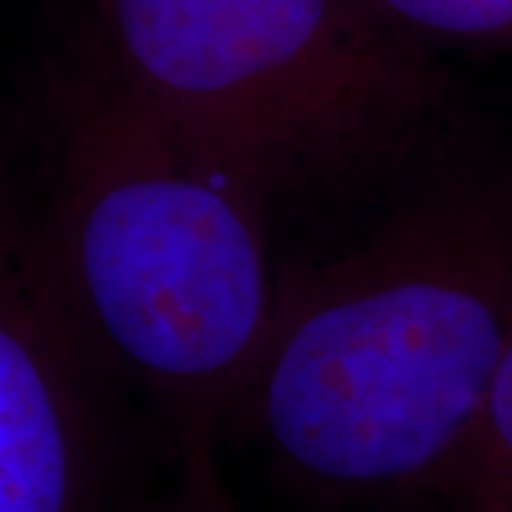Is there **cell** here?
Returning <instances> with one entry per match:
<instances>
[{"label": "cell", "mask_w": 512, "mask_h": 512, "mask_svg": "<svg viewBox=\"0 0 512 512\" xmlns=\"http://www.w3.org/2000/svg\"><path fill=\"white\" fill-rule=\"evenodd\" d=\"M37 242L83 342L157 402L174 447L217 439L274 325V185L89 46L46 106Z\"/></svg>", "instance_id": "6da1fadb"}, {"label": "cell", "mask_w": 512, "mask_h": 512, "mask_svg": "<svg viewBox=\"0 0 512 512\" xmlns=\"http://www.w3.org/2000/svg\"><path fill=\"white\" fill-rule=\"evenodd\" d=\"M510 342V191L447 174L362 245L279 288L239 410L316 493L439 495Z\"/></svg>", "instance_id": "7a4b0ae2"}, {"label": "cell", "mask_w": 512, "mask_h": 512, "mask_svg": "<svg viewBox=\"0 0 512 512\" xmlns=\"http://www.w3.org/2000/svg\"><path fill=\"white\" fill-rule=\"evenodd\" d=\"M94 49L282 188L365 183L444 114L427 46L373 0H94Z\"/></svg>", "instance_id": "3957f363"}, {"label": "cell", "mask_w": 512, "mask_h": 512, "mask_svg": "<svg viewBox=\"0 0 512 512\" xmlns=\"http://www.w3.org/2000/svg\"><path fill=\"white\" fill-rule=\"evenodd\" d=\"M106 376L0 180V512H111Z\"/></svg>", "instance_id": "277c9868"}, {"label": "cell", "mask_w": 512, "mask_h": 512, "mask_svg": "<svg viewBox=\"0 0 512 512\" xmlns=\"http://www.w3.org/2000/svg\"><path fill=\"white\" fill-rule=\"evenodd\" d=\"M439 498L456 512H512V342Z\"/></svg>", "instance_id": "5b68a950"}, {"label": "cell", "mask_w": 512, "mask_h": 512, "mask_svg": "<svg viewBox=\"0 0 512 512\" xmlns=\"http://www.w3.org/2000/svg\"><path fill=\"white\" fill-rule=\"evenodd\" d=\"M421 43L456 40L512 46V0H373Z\"/></svg>", "instance_id": "8992f818"}, {"label": "cell", "mask_w": 512, "mask_h": 512, "mask_svg": "<svg viewBox=\"0 0 512 512\" xmlns=\"http://www.w3.org/2000/svg\"><path fill=\"white\" fill-rule=\"evenodd\" d=\"M211 436L177 444V464L165 493L140 512H245L220 476Z\"/></svg>", "instance_id": "52a82bcc"}]
</instances>
